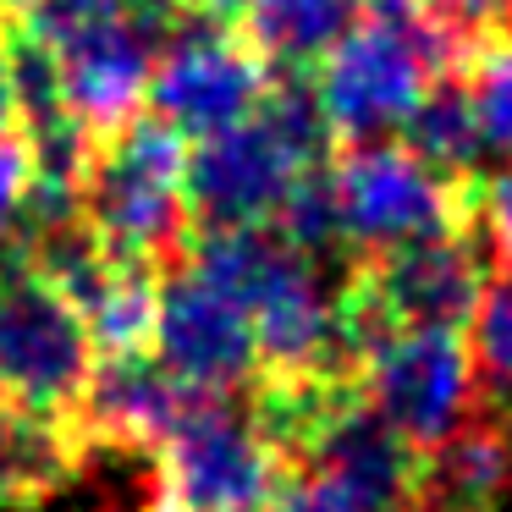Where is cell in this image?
Returning <instances> with one entry per match:
<instances>
[{"label": "cell", "instance_id": "6da1fadb", "mask_svg": "<svg viewBox=\"0 0 512 512\" xmlns=\"http://www.w3.org/2000/svg\"><path fill=\"white\" fill-rule=\"evenodd\" d=\"M468 50L430 0H364L353 28L309 72L336 149L397 133L430 83L463 72Z\"/></svg>", "mask_w": 512, "mask_h": 512}, {"label": "cell", "instance_id": "7a4b0ae2", "mask_svg": "<svg viewBox=\"0 0 512 512\" xmlns=\"http://www.w3.org/2000/svg\"><path fill=\"white\" fill-rule=\"evenodd\" d=\"M188 149V138L155 111H138L116 133L94 138L78 215L116 265H149L166 276L188 259Z\"/></svg>", "mask_w": 512, "mask_h": 512}, {"label": "cell", "instance_id": "3957f363", "mask_svg": "<svg viewBox=\"0 0 512 512\" xmlns=\"http://www.w3.org/2000/svg\"><path fill=\"white\" fill-rule=\"evenodd\" d=\"M243 391H204L199 408L155 446L149 512H270L292 463L248 419Z\"/></svg>", "mask_w": 512, "mask_h": 512}, {"label": "cell", "instance_id": "277c9868", "mask_svg": "<svg viewBox=\"0 0 512 512\" xmlns=\"http://www.w3.org/2000/svg\"><path fill=\"white\" fill-rule=\"evenodd\" d=\"M479 171L446 177L424 166L402 138H364L331 155V193L347 248L413 243V237H474Z\"/></svg>", "mask_w": 512, "mask_h": 512}, {"label": "cell", "instance_id": "5b68a950", "mask_svg": "<svg viewBox=\"0 0 512 512\" xmlns=\"http://www.w3.org/2000/svg\"><path fill=\"white\" fill-rule=\"evenodd\" d=\"M94 369L83 314L50 287L17 243L0 248V397L39 413H67Z\"/></svg>", "mask_w": 512, "mask_h": 512}, {"label": "cell", "instance_id": "8992f818", "mask_svg": "<svg viewBox=\"0 0 512 512\" xmlns=\"http://www.w3.org/2000/svg\"><path fill=\"white\" fill-rule=\"evenodd\" d=\"M358 386H364V402L413 452H435L479 408L474 358H468L463 331H441V325L380 336L364 353Z\"/></svg>", "mask_w": 512, "mask_h": 512}, {"label": "cell", "instance_id": "52a82bcc", "mask_svg": "<svg viewBox=\"0 0 512 512\" xmlns=\"http://www.w3.org/2000/svg\"><path fill=\"white\" fill-rule=\"evenodd\" d=\"M309 166H325V160H309L265 111H254L237 127H221L210 138H193V149H188L193 232L270 226L276 210L287 204L292 182Z\"/></svg>", "mask_w": 512, "mask_h": 512}, {"label": "cell", "instance_id": "ba28073f", "mask_svg": "<svg viewBox=\"0 0 512 512\" xmlns=\"http://www.w3.org/2000/svg\"><path fill=\"white\" fill-rule=\"evenodd\" d=\"M276 72L248 50L243 34L215 23H182L160 45L155 78H149V111L166 116L182 138H210L221 127H237L259 111Z\"/></svg>", "mask_w": 512, "mask_h": 512}, {"label": "cell", "instance_id": "9c48e42d", "mask_svg": "<svg viewBox=\"0 0 512 512\" xmlns=\"http://www.w3.org/2000/svg\"><path fill=\"white\" fill-rule=\"evenodd\" d=\"M210 386L177 380L155 353L94 358L78 402L67 408V424L78 435L83 457L94 452H155Z\"/></svg>", "mask_w": 512, "mask_h": 512}, {"label": "cell", "instance_id": "30bf717a", "mask_svg": "<svg viewBox=\"0 0 512 512\" xmlns=\"http://www.w3.org/2000/svg\"><path fill=\"white\" fill-rule=\"evenodd\" d=\"M155 358L188 386L248 391V380H254V320L232 292L204 281L193 265H171L160 276Z\"/></svg>", "mask_w": 512, "mask_h": 512}, {"label": "cell", "instance_id": "8fae6325", "mask_svg": "<svg viewBox=\"0 0 512 512\" xmlns=\"http://www.w3.org/2000/svg\"><path fill=\"white\" fill-rule=\"evenodd\" d=\"M160 39L149 34L138 17H116V23L94 28L89 39L56 50L61 67V100L67 111L89 127L94 138L116 133L149 105V78H155Z\"/></svg>", "mask_w": 512, "mask_h": 512}, {"label": "cell", "instance_id": "7c38bea8", "mask_svg": "<svg viewBox=\"0 0 512 512\" xmlns=\"http://www.w3.org/2000/svg\"><path fill=\"white\" fill-rule=\"evenodd\" d=\"M419 457V512H490L512 485V413L479 402L435 452Z\"/></svg>", "mask_w": 512, "mask_h": 512}, {"label": "cell", "instance_id": "4fadbf2b", "mask_svg": "<svg viewBox=\"0 0 512 512\" xmlns=\"http://www.w3.org/2000/svg\"><path fill=\"white\" fill-rule=\"evenodd\" d=\"M89 463L67 413H39L0 397V501L39 507Z\"/></svg>", "mask_w": 512, "mask_h": 512}, {"label": "cell", "instance_id": "5bb4252c", "mask_svg": "<svg viewBox=\"0 0 512 512\" xmlns=\"http://www.w3.org/2000/svg\"><path fill=\"white\" fill-rule=\"evenodd\" d=\"M358 6L364 0H243L237 34L270 72L309 78L325 61V50L353 28Z\"/></svg>", "mask_w": 512, "mask_h": 512}, {"label": "cell", "instance_id": "9a60e30c", "mask_svg": "<svg viewBox=\"0 0 512 512\" xmlns=\"http://www.w3.org/2000/svg\"><path fill=\"white\" fill-rule=\"evenodd\" d=\"M402 144L424 160V166L446 171V177H463V171H479V149H485V133H479V111L474 94H468L463 72L430 83L419 105L408 111V122L397 127Z\"/></svg>", "mask_w": 512, "mask_h": 512}, {"label": "cell", "instance_id": "2e32d148", "mask_svg": "<svg viewBox=\"0 0 512 512\" xmlns=\"http://www.w3.org/2000/svg\"><path fill=\"white\" fill-rule=\"evenodd\" d=\"M94 358H127V353H155V325H160V270L149 265H111L100 298L83 309Z\"/></svg>", "mask_w": 512, "mask_h": 512}, {"label": "cell", "instance_id": "e0dca14e", "mask_svg": "<svg viewBox=\"0 0 512 512\" xmlns=\"http://www.w3.org/2000/svg\"><path fill=\"white\" fill-rule=\"evenodd\" d=\"M474 386L485 408H507L512 413V270H496V276L479 287L474 298Z\"/></svg>", "mask_w": 512, "mask_h": 512}, {"label": "cell", "instance_id": "ac0fdd59", "mask_svg": "<svg viewBox=\"0 0 512 512\" xmlns=\"http://www.w3.org/2000/svg\"><path fill=\"white\" fill-rule=\"evenodd\" d=\"M463 83L474 94L485 144L512 155V28H496V34L474 39V50L463 61Z\"/></svg>", "mask_w": 512, "mask_h": 512}, {"label": "cell", "instance_id": "d6986e66", "mask_svg": "<svg viewBox=\"0 0 512 512\" xmlns=\"http://www.w3.org/2000/svg\"><path fill=\"white\" fill-rule=\"evenodd\" d=\"M122 12H127V0H34V6L17 17V28H23L28 39H39L45 50H67V45H78V39H89L94 28L116 23Z\"/></svg>", "mask_w": 512, "mask_h": 512}, {"label": "cell", "instance_id": "ffe728a7", "mask_svg": "<svg viewBox=\"0 0 512 512\" xmlns=\"http://www.w3.org/2000/svg\"><path fill=\"white\" fill-rule=\"evenodd\" d=\"M474 243L496 270H512V166L479 171L474 182Z\"/></svg>", "mask_w": 512, "mask_h": 512}, {"label": "cell", "instance_id": "44dd1931", "mask_svg": "<svg viewBox=\"0 0 512 512\" xmlns=\"http://www.w3.org/2000/svg\"><path fill=\"white\" fill-rule=\"evenodd\" d=\"M270 512H358V501L336 485L325 468H292Z\"/></svg>", "mask_w": 512, "mask_h": 512}, {"label": "cell", "instance_id": "7402d4cb", "mask_svg": "<svg viewBox=\"0 0 512 512\" xmlns=\"http://www.w3.org/2000/svg\"><path fill=\"white\" fill-rule=\"evenodd\" d=\"M28 182H34V144H28V133L17 127V133L0 138V237H6V226L23 210Z\"/></svg>", "mask_w": 512, "mask_h": 512}, {"label": "cell", "instance_id": "603a6c76", "mask_svg": "<svg viewBox=\"0 0 512 512\" xmlns=\"http://www.w3.org/2000/svg\"><path fill=\"white\" fill-rule=\"evenodd\" d=\"M430 6L468 39V45L496 34V28H512V0H430Z\"/></svg>", "mask_w": 512, "mask_h": 512}, {"label": "cell", "instance_id": "cb8c5ba5", "mask_svg": "<svg viewBox=\"0 0 512 512\" xmlns=\"http://www.w3.org/2000/svg\"><path fill=\"white\" fill-rule=\"evenodd\" d=\"M23 127V105H17V78H12V45H6V23H0V138Z\"/></svg>", "mask_w": 512, "mask_h": 512}, {"label": "cell", "instance_id": "d4e9b609", "mask_svg": "<svg viewBox=\"0 0 512 512\" xmlns=\"http://www.w3.org/2000/svg\"><path fill=\"white\" fill-rule=\"evenodd\" d=\"M28 6H34V0H0V23H17Z\"/></svg>", "mask_w": 512, "mask_h": 512}, {"label": "cell", "instance_id": "484cf974", "mask_svg": "<svg viewBox=\"0 0 512 512\" xmlns=\"http://www.w3.org/2000/svg\"><path fill=\"white\" fill-rule=\"evenodd\" d=\"M111 512H127V507H111Z\"/></svg>", "mask_w": 512, "mask_h": 512}]
</instances>
